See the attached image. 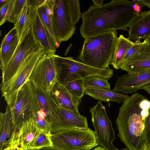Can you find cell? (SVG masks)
Listing matches in <instances>:
<instances>
[{
  "mask_svg": "<svg viewBox=\"0 0 150 150\" xmlns=\"http://www.w3.org/2000/svg\"><path fill=\"white\" fill-rule=\"evenodd\" d=\"M134 0H112L100 6H90L83 12L80 32L84 39L105 32L127 30L139 14L135 9Z\"/></svg>",
  "mask_w": 150,
  "mask_h": 150,
  "instance_id": "obj_1",
  "label": "cell"
},
{
  "mask_svg": "<svg viewBox=\"0 0 150 150\" xmlns=\"http://www.w3.org/2000/svg\"><path fill=\"white\" fill-rule=\"evenodd\" d=\"M145 98L136 92L126 98L115 121L118 136L130 150H139L143 143L142 133L144 126L139 104Z\"/></svg>",
  "mask_w": 150,
  "mask_h": 150,
  "instance_id": "obj_2",
  "label": "cell"
},
{
  "mask_svg": "<svg viewBox=\"0 0 150 150\" xmlns=\"http://www.w3.org/2000/svg\"><path fill=\"white\" fill-rule=\"evenodd\" d=\"M117 35V31H109L86 38L79 55L75 60L99 69L110 68Z\"/></svg>",
  "mask_w": 150,
  "mask_h": 150,
  "instance_id": "obj_3",
  "label": "cell"
},
{
  "mask_svg": "<svg viewBox=\"0 0 150 150\" xmlns=\"http://www.w3.org/2000/svg\"><path fill=\"white\" fill-rule=\"evenodd\" d=\"M82 14L79 0H54L52 21L59 44L71 38Z\"/></svg>",
  "mask_w": 150,
  "mask_h": 150,
  "instance_id": "obj_4",
  "label": "cell"
},
{
  "mask_svg": "<svg viewBox=\"0 0 150 150\" xmlns=\"http://www.w3.org/2000/svg\"><path fill=\"white\" fill-rule=\"evenodd\" d=\"M53 59L57 73V81L66 86L73 81L96 76L108 80L113 76L110 68H94L74 60L73 57H64L54 54Z\"/></svg>",
  "mask_w": 150,
  "mask_h": 150,
  "instance_id": "obj_5",
  "label": "cell"
},
{
  "mask_svg": "<svg viewBox=\"0 0 150 150\" xmlns=\"http://www.w3.org/2000/svg\"><path fill=\"white\" fill-rule=\"evenodd\" d=\"M13 124V131L18 130L25 121L35 122L42 110L33 84L28 80L20 88L10 105Z\"/></svg>",
  "mask_w": 150,
  "mask_h": 150,
  "instance_id": "obj_6",
  "label": "cell"
},
{
  "mask_svg": "<svg viewBox=\"0 0 150 150\" xmlns=\"http://www.w3.org/2000/svg\"><path fill=\"white\" fill-rule=\"evenodd\" d=\"M33 23L21 41L19 42L10 59L1 69L2 74L1 84L5 83L13 77L28 57L43 51L35 38L33 31Z\"/></svg>",
  "mask_w": 150,
  "mask_h": 150,
  "instance_id": "obj_7",
  "label": "cell"
},
{
  "mask_svg": "<svg viewBox=\"0 0 150 150\" xmlns=\"http://www.w3.org/2000/svg\"><path fill=\"white\" fill-rule=\"evenodd\" d=\"M53 146L66 150H74L98 145L94 131L87 129H73L51 134Z\"/></svg>",
  "mask_w": 150,
  "mask_h": 150,
  "instance_id": "obj_8",
  "label": "cell"
},
{
  "mask_svg": "<svg viewBox=\"0 0 150 150\" xmlns=\"http://www.w3.org/2000/svg\"><path fill=\"white\" fill-rule=\"evenodd\" d=\"M90 111L98 145L106 150H117L113 144L115 138V132L105 106L99 101L90 108Z\"/></svg>",
  "mask_w": 150,
  "mask_h": 150,
  "instance_id": "obj_9",
  "label": "cell"
},
{
  "mask_svg": "<svg viewBox=\"0 0 150 150\" xmlns=\"http://www.w3.org/2000/svg\"><path fill=\"white\" fill-rule=\"evenodd\" d=\"M44 53L42 50L29 56L12 78L5 83H1L2 95L7 105H10L13 103L19 90L28 79L35 67Z\"/></svg>",
  "mask_w": 150,
  "mask_h": 150,
  "instance_id": "obj_10",
  "label": "cell"
},
{
  "mask_svg": "<svg viewBox=\"0 0 150 150\" xmlns=\"http://www.w3.org/2000/svg\"><path fill=\"white\" fill-rule=\"evenodd\" d=\"M54 54L45 53L35 65L28 79L33 85L49 94L57 81L53 57Z\"/></svg>",
  "mask_w": 150,
  "mask_h": 150,
  "instance_id": "obj_11",
  "label": "cell"
},
{
  "mask_svg": "<svg viewBox=\"0 0 150 150\" xmlns=\"http://www.w3.org/2000/svg\"><path fill=\"white\" fill-rule=\"evenodd\" d=\"M53 99L54 110L49 122L52 134L71 129L88 128L86 117L65 108Z\"/></svg>",
  "mask_w": 150,
  "mask_h": 150,
  "instance_id": "obj_12",
  "label": "cell"
},
{
  "mask_svg": "<svg viewBox=\"0 0 150 150\" xmlns=\"http://www.w3.org/2000/svg\"><path fill=\"white\" fill-rule=\"evenodd\" d=\"M43 132L33 120H27L18 130L12 132L4 147L16 146L23 150L29 149L33 142Z\"/></svg>",
  "mask_w": 150,
  "mask_h": 150,
  "instance_id": "obj_13",
  "label": "cell"
},
{
  "mask_svg": "<svg viewBox=\"0 0 150 150\" xmlns=\"http://www.w3.org/2000/svg\"><path fill=\"white\" fill-rule=\"evenodd\" d=\"M150 84V69L128 73L118 77L112 91L124 94L134 93Z\"/></svg>",
  "mask_w": 150,
  "mask_h": 150,
  "instance_id": "obj_14",
  "label": "cell"
},
{
  "mask_svg": "<svg viewBox=\"0 0 150 150\" xmlns=\"http://www.w3.org/2000/svg\"><path fill=\"white\" fill-rule=\"evenodd\" d=\"M121 70L134 73L150 69V43L145 39L139 48L122 64Z\"/></svg>",
  "mask_w": 150,
  "mask_h": 150,
  "instance_id": "obj_15",
  "label": "cell"
},
{
  "mask_svg": "<svg viewBox=\"0 0 150 150\" xmlns=\"http://www.w3.org/2000/svg\"><path fill=\"white\" fill-rule=\"evenodd\" d=\"M33 31L35 38L45 53L55 54L57 45L42 22L36 11L33 24Z\"/></svg>",
  "mask_w": 150,
  "mask_h": 150,
  "instance_id": "obj_16",
  "label": "cell"
},
{
  "mask_svg": "<svg viewBox=\"0 0 150 150\" xmlns=\"http://www.w3.org/2000/svg\"><path fill=\"white\" fill-rule=\"evenodd\" d=\"M51 94L54 99L62 107L76 113L80 114L78 107L81 99L72 96L67 89L66 86L57 81Z\"/></svg>",
  "mask_w": 150,
  "mask_h": 150,
  "instance_id": "obj_17",
  "label": "cell"
},
{
  "mask_svg": "<svg viewBox=\"0 0 150 150\" xmlns=\"http://www.w3.org/2000/svg\"><path fill=\"white\" fill-rule=\"evenodd\" d=\"M128 30L130 39H146L150 35V10L141 13L131 23Z\"/></svg>",
  "mask_w": 150,
  "mask_h": 150,
  "instance_id": "obj_18",
  "label": "cell"
},
{
  "mask_svg": "<svg viewBox=\"0 0 150 150\" xmlns=\"http://www.w3.org/2000/svg\"><path fill=\"white\" fill-rule=\"evenodd\" d=\"M130 38L121 34L117 39L114 54L110 64L115 69L120 68L125 55L128 50L134 44Z\"/></svg>",
  "mask_w": 150,
  "mask_h": 150,
  "instance_id": "obj_19",
  "label": "cell"
},
{
  "mask_svg": "<svg viewBox=\"0 0 150 150\" xmlns=\"http://www.w3.org/2000/svg\"><path fill=\"white\" fill-rule=\"evenodd\" d=\"M85 93L97 100L109 102L113 101L123 103L129 96L125 94L113 91L101 89L88 88L85 89Z\"/></svg>",
  "mask_w": 150,
  "mask_h": 150,
  "instance_id": "obj_20",
  "label": "cell"
},
{
  "mask_svg": "<svg viewBox=\"0 0 150 150\" xmlns=\"http://www.w3.org/2000/svg\"><path fill=\"white\" fill-rule=\"evenodd\" d=\"M13 130L10 108L7 105L5 112L0 113V150H3L4 143L10 137Z\"/></svg>",
  "mask_w": 150,
  "mask_h": 150,
  "instance_id": "obj_21",
  "label": "cell"
},
{
  "mask_svg": "<svg viewBox=\"0 0 150 150\" xmlns=\"http://www.w3.org/2000/svg\"><path fill=\"white\" fill-rule=\"evenodd\" d=\"M33 86L42 110L45 114L49 123L54 110V103L52 95L51 93H48L38 87L34 85Z\"/></svg>",
  "mask_w": 150,
  "mask_h": 150,
  "instance_id": "obj_22",
  "label": "cell"
},
{
  "mask_svg": "<svg viewBox=\"0 0 150 150\" xmlns=\"http://www.w3.org/2000/svg\"><path fill=\"white\" fill-rule=\"evenodd\" d=\"M27 0H9L7 11L2 25L6 21L15 24L21 16Z\"/></svg>",
  "mask_w": 150,
  "mask_h": 150,
  "instance_id": "obj_23",
  "label": "cell"
},
{
  "mask_svg": "<svg viewBox=\"0 0 150 150\" xmlns=\"http://www.w3.org/2000/svg\"><path fill=\"white\" fill-rule=\"evenodd\" d=\"M17 35L6 45L1 47L0 51V67L2 68L7 64L14 54L19 43Z\"/></svg>",
  "mask_w": 150,
  "mask_h": 150,
  "instance_id": "obj_24",
  "label": "cell"
},
{
  "mask_svg": "<svg viewBox=\"0 0 150 150\" xmlns=\"http://www.w3.org/2000/svg\"><path fill=\"white\" fill-rule=\"evenodd\" d=\"M108 80L96 76H91L84 79L85 89L88 88L105 89L111 90L110 84Z\"/></svg>",
  "mask_w": 150,
  "mask_h": 150,
  "instance_id": "obj_25",
  "label": "cell"
},
{
  "mask_svg": "<svg viewBox=\"0 0 150 150\" xmlns=\"http://www.w3.org/2000/svg\"><path fill=\"white\" fill-rule=\"evenodd\" d=\"M37 11L42 22L49 32L57 45L59 47L55 35L52 25V17L46 13L45 3L39 8Z\"/></svg>",
  "mask_w": 150,
  "mask_h": 150,
  "instance_id": "obj_26",
  "label": "cell"
},
{
  "mask_svg": "<svg viewBox=\"0 0 150 150\" xmlns=\"http://www.w3.org/2000/svg\"><path fill=\"white\" fill-rule=\"evenodd\" d=\"M66 86L68 91L73 96L81 99L84 95L85 89L84 79L75 80L67 84Z\"/></svg>",
  "mask_w": 150,
  "mask_h": 150,
  "instance_id": "obj_27",
  "label": "cell"
},
{
  "mask_svg": "<svg viewBox=\"0 0 150 150\" xmlns=\"http://www.w3.org/2000/svg\"><path fill=\"white\" fill-rule=\"evenodd\" d=\"M27 0L23 8L18 20L14 24V27L17 30L19 40L21 36L25 24L30 15L32 11V8L27 3Z\"/></svg>",
  "mask_w": 150,
  "mask_h": 150,
  "instance_id": "obj_28",
  "label": "cell"
},
{
  "mask_svg": "<svg viewBox=\"0 0 150 150\" xmlns=\"http://www.w3.org/2000/svg\"><path fill=\"white\" fill-rule=\"evenodd\" d=\"M51 134L42 132L32 143L30 149H38L53 146L51 140Z\"/></svg>",
  "mask_w": 150,
  "mask_h": 150,
  "instance_id": "obj_29",
  "label": "cell"
},
{
  "mask_svg": "<svg viewBox=\"0 0 150 150\" xmlns=\"http://www.w3.org/2000/svg\"><path fill=\"white\" fill-rule=\"evenodd\" d=\"M149 111V115L143 121L144 127L142 132V139L143 143L150 148V108Z\"/></svg>",
  "mask_w": 150,
  "mask_h": 150,
  "instance_id": "obj_30",
  "label": "cell"
},
{
  "mask_svg": "<svg viewBox=\"0 0 150 150\" xmlns=\"http://www.w3.org/2000/svg\"><path fill=\"white\" fill-rule=\"evenodd\" d=\"M17 35V30L14 27L3 38L1 44V47L9 42Z\"/></svg>",
  "mask_w": 150,
  "mask_h": 150,
  "instance_id": "obj_31",
  "label": "cell"
},
{
  "mask_svg": "<svg viewBox=\"0 0 150 150\" xmlns=\"http://www.w3.org/2000/svg\"><path fill=\"white\" fill-rule=\"evenodd\" d=\"M134 43V44L127 51L124 58L123 63L133 54L139 48L142 44V42H140V40H136Z\"/></svg>",
  "mask_w": 150,
  "mask_h": 150,
  "instance_id": "obj_32",
  "label": "cell"
},
{
  "mask_svg": "<svg viewBox=\"0 0 150 150\" xmlns=\"http://www.w3.org/2000/svg\"><path fill=\"white\" fill-rule=\"evenodd\" d=\"M9 0H6L1 6L0 9V25L2 23L6 14L9 5Z\"/></svg>",
  "mask_w": 150,
  "mask_h": 150,
  "instance_id": "obj_33",
  "label": "cell"
},
{
  "mask_svg": "<svg viewBox=\"0 0 150 150\" xmlns=\"http://www.w3.org/2000/svg\"><path fill=\"white\" fill-rule=\"evenodd\" d=\"M46 0H27V3L31 7L37 9L43 5Z\"/></svg>",
  "mask_w": 150,
  "mask_h": 150,
  "instance_id": "obj_34",
  "label": "cell"
},
{
  "mask_svg": "<svg viewBox=\"0 0 150 150\" xmlns=\"http://www.w3.org/2000/svg\"><path fill=\"white\" fill-rule=\"evenodd\" d=\"M94 147L90 146L87 147L83 148L74 150H91ZM37 150H66L62 149L59 147L53 146H50L45 147L39 149H37Z\"/></svg>",
  "mask_w": 150,
  "mask_h": 150,
  "instance_id": "obj_35",
  "label": "cell"
},
{
  "mask_svg": "<svg viewBox=\"0 0 150 150\" xmlns=\"http://www.w3.org/2000/svg\"><path fill=\"white\" fill-rule=\"evenodd\" d=\"M139 106L142 110H149L150 108V101L145 98L140 102Z\"/></svg>",
  "mask_w": 150,
  "mask_h": 150,
  "instance_id": "obj_36",
  "label": "cell"
},
{
  "mask_svg": "<svg viewBox=\"0 0 150 150\" xmlns=\"http://www.w3.org/2000/svg\"><path fill=\"white\" fill-rule=\"evenodd\" d=\"M136 0L142 7L144 6H146L150 9V0Z\"/></svg>",
  "mask_w": 150,
  "mask_h": 150,
  "instance_id": "obj_37",
  "label": "cell"
},
{
  "mask_svg": "<svg viewBox=\"0 0 150 150\" xmlns=\"http://www.w3.org/2000/svg\"><path fill=\"white\" fill-rule=\"evenodd\" d=\"M149 110H142L141 112V115L143 120L149 115Z\"/></svg>",
  "mask_w": 150,
  "mask_h": 150,
  "instance_id": "obj_38",
  "label": "cell"
},
{
  "mask_svg": "<svg viewBox=\"0 0 150 150\" xmlns=\"http://www.w3.org/2000/svg\"><path fill=\"white\" fill-rule=\"evenodd\" d=\"M93 5L96 6H100L103 4V0H92Z\"/></svg>",
  "mask_w": 150,
  "mask_h": 150,
  "instance_id": "obj_39",
  "label": "cell"
},
{
  "mask_svg": "<svg viewBox=\"0 0 150 150\" xmlns=\"http://www.w3.org/2000/svg\"><path fill=\"white\" fill-rule=\"evenodd\" d=\"M3 150H23L20 148L16 146H13L4 148Z\"/></svg>",
  "mask_w": 150,
  "mask_h": 150,
  "instance_id": "obj_40",
  "label": "cell"
},
{
  "mask_svg": "<svg viewBox=\"0 0 150 150\" xmlns=\"http://www.w3.org/2000/svg\"><path fill=\"white\" fill-rule=\"evenodd\" d=\"M141 89L146 91L150 96V84L143 87Z\"/></svg>",
  "mask_w": 150,
  "mask_h": 150,
  "instance_id": "obj_41",
  "label": "cell"
},
{
  "mask_svg": "<svg viewBox=\"0 0 150 150\" xmlns=\"http://www.w3.org/2000/svg\"><path fill=\"white\" fill-rule=\"evenodd\" d=\"M139 150H150V148L144 143H143Z\"/></svg>",
  "mask_w": 150,
  "mask_h": 150,
  "instance_id": "obj_42",
  "label": "cell"
},
{
  "mask_svg": "<svg viewBox=\"0 0 150 150\" xmlns=\"http://www.w3.org/2000/svg\"><path fill=\"white\" fill-rule=\"evenodd\" d=\"M92 150H106L104 148L100 146H97L95 147Z\"/></svg>",
  "mask_w": 150,
  "mask_h": 150,
  "instance_id": "obj_43",
  "label": "cell"
},
{
  "mask_svg": "<svg viewBox=\"0 0 150 150\" xmlns=\"http://www.w3.org/2000/svg\"><path fill=\"white\" fill-rule=\"evenodd\" d=\"M145 39L150 43V35L146 38Z\"/></svg>",
  "mask_w": 150,
  "mask_h": 150,
  "instance_id": "obj_44",
  "label": "cell"
},
{
  "mask_svg": "<svg viewBox=\"0 0 150 150\" xmlns=\"http://www.w3.org/2000/svg\"><path fill=\"white\" fill-rule=\"evenodd\" d=\"M117 150H130L129 149H128V148H124L123 149H121L120 150H119V149H117Z\"/></svg>",
  "mask_w": 150,
  "mask_h": 150,
  "instance_id": "obj_45",
  "label": "cell"
},
{
  "mask_svg": "<svg viewBox=\"0 0 150 150\" xmlns=\"http://www.w3.org/2000/svg\"><path fill=\"white\" fill-rule=\"evenodd\" d=\"M32 150H37L36 149H32Z\"/></svg>",
  "mask_w": 150,
  "mask_h": 150,
  "instance_id": "obj_46",
  "label": "cell"
},
{
  "mask_svg": "<svg viewBox=\"0 0 150 150\" xmlns=\"http://www.w3.org/2000/svg\"><path fill=\"white\" fill-rule=\"evenodd\" d=\"M32 150V149H28V150Z\"/></svg>",
  "mask_w": 150,
  "mask_h": 150,
  "instance_id": "obj_47",
  "label": "cell"
}]
</instances>
